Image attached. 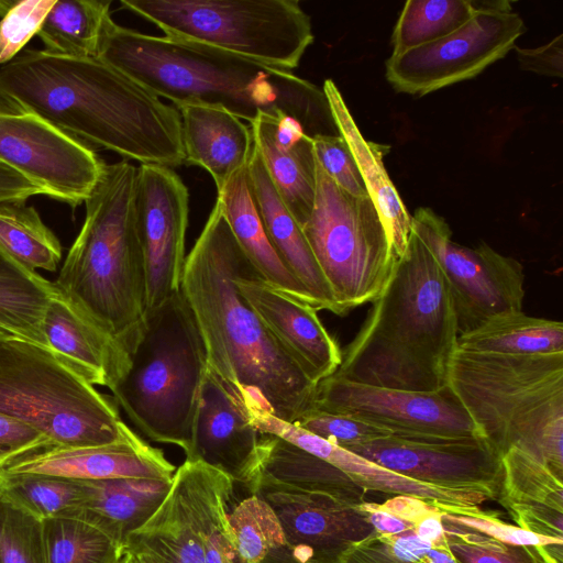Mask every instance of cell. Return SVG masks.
Masks as SVG:
<instances>
[{
    "mask_svg": "<svg viewBox=\"0 0 563 563\" xmlns=\"http://www.w3.org/2000/svg\"><path fill=\"white\" fill-rule=\"evenodd\" d=\"M126 542L146 548L163 563H206L196 520L176 473L165 499Z\"/></svg>",
    "mask_w": 563,
    "mask_h": 563,
    "instance_id": "cell-32",
    "label": "cell"
},
{
    "mask_svg": "<svg viewBox=\"0 0 563 563\" xmlns=\"http://www.w3.org/2000/svg\"><path fill=\"white\" fill-rule=\"evenodd\" d=\"M338 563H409L396 556L375 533L350 548Z\"/></svg>",
    "mask_w": 563,
    "mask_h": 563,
    "instance_id": "cell-51",
    "label": "cell"
},
{
    "mask_svg": "<svg viewBox=\"0 0 563 563\" xmlns=\"http://www.w3.org/2000/svg\"><path fill=\"white\" fill-rule=\"evenodd\" d=\"M42 331L55 356L92 386L111 390L128 368L124 349L58 289L46 305Z\"/></svg>",
    "mask_w": 563,
    "mask_h": 563,
    "instance_id": "cell-22",
    "label": "cell"
},
{
    "mask_svg": "<svg viewBox=\"0 0 563 563\" xmlns=\"http://www.w3.org/2000/svg\"><path fill=\"white\" fill-rule=\"evenodd\" d=\"M0 490L42 521L79 516L85 501L82 481L51 475L0 474Z\"/></svg>",
    "mask_w": 563,
    "mask_h": 563,
    "instance_id": "cell-39",
    "label": "cell"
},
{
    "mask_svg": "<svg viewBox=\"0 0 563 563\" xmlns=\"http://www.w3.org/2000/svg\"><path fill=\"white\" fill-rule=\"evenodd\" d=\"M234 283L244 300L312 383L318 385L338 369L342 352L323 327L317 310L265 283L244 253Z\"/></svg>",
    "mask_w": 563,
    "mask_h": 563,
    "instance_id": "cell-18",
    "label": "cell"
},
{
    "mask_svg": "<svg viewBox=\"0 0 563 563\" xmlns=\"http://www.w3.org/2000/svg\"><path fill=\"white\" fill-rule=\"evenodd\" d=\"M254 145L283 203L301 227L316 196L312 139L294 118L261 113L251 124Z\"/></svg>",
    "mask_w": 563,
    "mask_h": 563,
    "instance_id": "cell-23",
    "label": "cell"
},
{
    "mask_svg": "<svg viewBox=\"0 0 563 563\" xmlns=\"http://www.w3.org/2000/svg\"><path fill=\"white\" fill-rule=\"evenodd\" d=\"M5 338H10V336H8V335L3 334L2 332H0V339H5Z\"/></svg>",
    "mask_w": 563,
    "mask_h": 563,
    "instance_id": "cell-56",
    "label": "cell"
},
{
    "mask_svg": "<svg viewBox=\"0 0 563 563\" xmlns=\"http://www.w3.org/2000/svg\"><path fill=\"white\" fill-rule=\"evenodd\" d=\"M134 209L144 260L147 310L181 289L189 192L173 168L141 164Z\"/></svg>",
    "mask_w": 563,
    "mask_h": 563,
    "instance_id": "cell-15",
    "label": "cell"
},
{
    "mask_svg": "<svg viewBox=\"0 0 563 563\" xmlns=\"http://www.w3.org/2000/svg\"><path fill=\"white\" fill-rule=\"evenodd\" d=\"M176 108L185 164L207 170L220 190L251 161L254 140L250 124L220 107L186 103Z\"/></svg>",
    "mask_w": 563,
    "mask_h": 563,
    "instance_id": "cell-25",
    "label": "cell"
},
{
    "mask_svg": "<svg viewBox=\"0 0 563 563\" xmlns=\"http://www.w3.org/2000/svg\"><path fill=\"white\" fill-rule=\"evenodd\" d=\"M181 479L202 541L206 563H244L230 522L234 482L201 462L185 460L175 472Z\"/></svg>",
    "mask_w": 563,
    "mask_h": 563,
    "instance_id": "cell-29",
    "label": "cell"
},
{
    "mask_svg": "<svg viewBox=\"0 0 563 563\" xmlns=\"http://www.w3.org/2000/svg\"><path fill=\"white\" fill-rule=\"evenodd\" d=\"M0 413L38 430L52 445L107 444L128 428L113 396L98 391L48 347L19 338L0 339Z\"/></svg>",
    "mask_w": 563,
    "mask_h": 563,
    "instance_id": "cell-8",
    "label": "cell"
},
{
    "mask_svg": "<svg viewBox=\"0 0 563 563\" xmlns=\"http://www.w3.org/2000/svg\"><path fill=\"white\" fill-rule=\"evenodd\" d=\"M117 563H135L132 554L128 550H123L120 559L117 561Z\"/></svg>",
    "mask_w": 563,
    "mask_h": 563,
    "instance_id": "cell-55",
    "label": "cell"
},
{
    "mask_svg": "<svg viewBox=\"0 0 563 563\" xmlns=\"http://www.w3.org/2000/svg\"><path fill=\"white\" fill-rule=\"evenodd\" d=\"M419 538L435 548L448 549L445 532L442 523V511L437 509L424 517L412 530Z\"/></svg>",
    "mask_w": 563,
    "mask_h": 563,
    "instance_id": "cell-53",
    "label": "cell"
},
{
    "mask_svg": "<svg viewBox=\"0 0 563 563\" xmlns=\"http://www.w3.org/2000/svg\"><path fill=\"white\" fill-rule=\"evenodd\" d=\"M54 283L31 272L0 250V332L42 346V320Z\"/></svg>",
    "mask_w": 563,
    "mask_h": 563,
    "instance_id": "cell-34",
    "label": "cell"
},
{
    "mask_svg": "<svg viewBox=\"0 0 563 563\" xmlns=\"http://www.w3.org/2000/svg\"><path fill=\"white\" fill-rule=\"evenodd\" d=\"M243 252L216 201L186 256L181 291L195 316L208 365L239 390L261 397L294 422L311 408L317 385L239 292Z\"/></svg>",
    "mask_w": 563,
    "mask_h": 563,
    "instance_id": "cell-3",
    "label": "cell"
},
{
    "mask_svg": "<svg viewBox=\"0 0 563 563\" xmlns=\"http://www.w3.org/2000/svg\"><path fill=\"white\" fill-rule=\"evenodd\" d=\"M448 386L500 455L516 446L563 481V353L456 349Z\"/></svg>",
    "mask_w": 563,
    "mask_h": 563,
    "instance_id": "cell-6",
    "label": "cell"
},
{
    "mask_svg": "<svg viewBox=\"0 0 563 563\" xmlns=\"http://www.w3.org/2000/svg\"><path fill=\"white\" fill-rule=\"evenodd\" d=\"M292 423L342 449L391 435L363 420L317 408L303 411Z\"/></svg>",
    "mask_w": 563,
    "mask_h": 563,
    "instance_id": "cell-44",
    "label": "cell"
},
{
    "mask_svg": "<svg viewBox=\"0 0 563 563\" xmlns=\"http://www.w3.org/2000/svg\"><path fill=\"white\" fill-rule=\"evenodd\" d=\"M456 563H548L540 548L507 543L442 519Z\"/></svg>",
    "mask_w": 563,
    "mask_h": 563,
    "instance_id": "cell-42",
    "label": "cell"
},
{
    "mask_svg": "<svg viewBox=\"0 0 563 563\" xmlns=\"http://www.w3.org/2000/svg\"><path fill=\"white\" fill-rule=\"evenodd\" d=\"M124 375L111 389L130 421L146 438L192 445L207 353L181 289L147 309L129 352Z\"/></svg>",
    "mask_w": 563,
    "mask_h": 563,
    "instance_id": "cell-7",
    "label": "cell"
},
{
    "mask_svg": "<svg viewBox=\"0 0 563 563\" xmlns=\"http://www.w3.org/2000/svg\"><path fill=\"white\" fill-rule=\"evenodd\" d=\"M241 391L207 363L186 460L201 461L246 487L257 465L261 433L250 421Z\"/></svg>",
    "mask_w": 563,
    "mask_h": 563,
    "instance_id": "cell-19",
    "label": "cell"
},
{
    "mask_svg": "<svg viewBox=\"0 0 563 563\" xmlns=\"http://www.w3.org/2000/svg\"><path fill=\"white\" fill-rule=\"evenodd\" d=\"M300 228L340 316L380 295L396 263L382 218L368 196L344 191L317 161L314 202Z\"/></svg>",
    "mask_w": 563,
    "mask_h": 563,
    "instance_id": "cell-10",
    "label": "cell"
},
{
    "mask_svg": "<svg viewBox=\"0 0 563 563\" xmlns=\"http://www.w3.org/2000/svg\"><path fill=\"white\" fill-rule=\"evenodd\" d=\"M124 549L132 554L135 563H163L153 552L140 544L126 542Z\"/></svg>",
    "mask_w": 563,
    "mask_h": 563,
    "instance_id": "cell-54",
    "label": "cell"
},
{
    "mask_svg": "<svg viewBox=\"0 0 563 563\" xmlns=\"http://www.w3.org/2000/svg\"><path fill=\"white\" fill-rule=\"evenodd\" d=\"M457 349L506 355L563 353V323L523 311L499 314L459 335Z\"/></svg>",
    "mask_w": 563,
    "mask_h": 563,
    "instance_id": "cell-33",
    "label": "cell"
},
{
    "mask_svg": "<svg viewBox=\"0 0 563 563\" xmlns=\"http://www.w3.org/2000/svg\"><path fill=\"white\" fill-rule=\"evenodd\" d=\"M527 31L514 11H479L451 34L386 60V79L402 93L424 96L467 80L505 57Z\"/></svg>",
    "mask_w": 563,
    "mask_h": 563,
    "instance_id": "cell-13",
    "label": "cell"
},
{
    "mask_svg": "<svg viewBox=\"0 0 563 563\" xmlns=\"http://www.w3.org/2000/svg\"><path fill=\"white\" fill-rule=\"evenodd\" d=\"M246 488L320 494L360 505L365 492L324 460L273 434L261 433L258 459Z\"/></svg>",
    "mask_w": 563,
    "mask_h": 563,
    "instance_id": "cell-27",
    "label": "cell"
},
{
    "mask_svg": "<svg viewBox=\"0 0 563 563\" xmlns=\"http://www.w3.org/2000/svg\"><path fill=\"white\" fill-rule=\"evenodd\" d=\"M0 163L43 196L71 207L85 202L107 165L87 143L36 113L1 100Z\"/></svg>",
    "mask_w": 563,
    "mask_h": 563,
    "instance_id": "cell-12",
    "label": "cell"
},
{
    "mask_svg": "<svg viewBox=\"0 0 563 563\" xmlns=\"http://www.w3.org/2000/svg\"><path fill=\"white\" fill-rule=\"evenodd\" d=\"M378 536L397 534L413 530L437 505L423 499L397 495L383 504L363 501L358 505Z\"/></svg>",
    "mask_w": 563,
    "mask_h": 563,
    "instance_id": "cell-46",
    "label": "cell"
},
{
    "mask_svg": "<svg viewBox=\"0 0 563 563\" xmlns=\"http://www.w3.org/2000/svg\"><path fill=\"white\" fill-rule=\"evenodd\" d=\"M372 303L332 375L410 391L446 387L459 338L453 300L438 262L413 231Z\"/></svg>",
    "mask_w": 563,
    "mask_h": 563,
    "instance_id": "cell-4",
    "label": "cell"
},
{
    "mask_svg": "<svg viewBox=\"0 0 563 563\" xmlns=\"http://www.w3.org/2000/svg\"><path fill=\"white\" fill-rule=\"evenodd\" d=\"M378 537L396 556L409 563H456L449 549L433 547L412 530Z\"/></svg>",
    "mask_w": 563,
    "mask_h": 563,
    "instance_id": "cell-49",
    "label": "cell"
},
{
    "mask_svg": "<svg viewBox=\"0 0 563 563\" xmlns=\"http://www.w3.org/2000/svg\"><path fill=\"white\" fill-rule=\"evenodd\" d=\"M322 90L339 134L346 142L367 195L382 218L397 262L406 250L412 224L411 216L384 166V156L389 151V146L368 141L363 136L333 80L325 79Z\"/></svg>",
    "mask_w": 563,
    "mask_h": 563,
    "instance_id": "cell-28",
    "label": "cell"
},
{
    "mask_svg": "<svg viewBox=\"0 0 563 563\" xmlns=\"http://www.w3.org/2000/svg\"><path fill=\"white\" fill-rule=\"evenodd\" d=\"M122 8L166 36L217 47L292 70L313 42L310 16L297 0H121Z\"/></svg>",
    "mask_w": 563,
    "mask_h": 563,
    "instance_id": "cell-9",
    "label": "cell"
},
{
    "mask_svg": "<svg viewBox=\"0 0 563 563\" xmlns=\"http://www.w3.org/2000/svg\"><path fill=\"white\" fill-rule=\"evenodd\" d=\"M0 100L125 161L185 164L177 108L98 58L24 49L0 66Z\"/></svg>",
    "mask_w": 563,
    "mask_h": 563,
    "instance_id": "cell-1",
    "label": "cell"
},
{
    "mask_svg": "<svg viewBox=\"0 0 563 563\" xmlns=\"http://www.w3.org/2000/svg\"><path fill=\"white\" fill-rule=\"evenodd\" d=\"M516 56L522 70L548 77H563V35L559 34L534 48L515 46Z\"/></svg>",
    "mask_w": 563,
    "mask_h": 563,
    "instance_id": "cell-50",
    "label": "cell"
},
{
    "mask_svg": "<svg viewBox=\"0 0 563 563\" xmlns=\"http://www.w3.org/2000/svg\"><path fill=\"white\" fill-rule=\"evenodd\" d=\"M246 168L218 190L217 202L229 228L245 257L265 283L313 308L310 296L282 263L266 235L250 191Z\"/></svg>",
    "mask_w": 563,
    "mask_h": 563,
    "instance_id": "cell-30",
    "label": "cell"
},
{
    "mask_svg": "<svg viewBox=\"0 0 563 563\" xmlns=\"http://www.w3.org/2000/svg\"><path fill=\"white\" fill-rule=\"evenodd\" d=\"M246 172L256 210L279 260L306 289L314 310H329L340 316L334 296L301 228L275 190L255 145Z\"/></svg>",
    "mask_w": 563,
    "mask_h": 563,
    "instance_id": "cell-24",
    "label": "cell"
},
{
    "mask_svg": "<svg viewBox=\"0 0 563 563\" xmlns=\"http://www.w3.org/2000/svg\"><path fill=\"white\" fill-rule=\"evenodd\" d=\"M176 467L129 427L118 441L89 446L49 445L25 454L0 474H41L74 481L173 479Z\"/></svg>",
    "mask_w": 563,
    "mask_h": 563,
    "instance_id": "cell-20",
    "label": "cell"
},
{
    "mask_svg": "<svg viewBox=\"0 0 563 563\" xmlns=\"http://www.w3.org/2000/svg\"><path fill=\"white\" fill-rule=\"evenodd\" d=\"M230 522L244 563H301L274 510L257 495L239 503Z\"/></svg>",
    "mask_w": 563,
    "mask_h": 563,
    "instance_id": "cell-38",
    "label": "cell"
},
{
    "mask_svg": "<svg viewBox=\"0 0 563 563\" xmlns=\"http://www.w3.org/2000/svg\"><path fill=\"white\" fill-rule=\"evenodd\" d=\"M479 11L482 0H408L391 34V55L442 38Z\"/></svg>",
    "mask_w": 563,
    "mask_h": 563,
    "instance_id": "cell-37",
    "label": "cell"
},
{
    "mask_svg": "<svg viewBox=\"0 0 563 563\" xmlns=\"http://www.w3.org/2000/svg\"><path fill=\"white\" fill-rule=\"evenodd\" d=\"M98 59L175 107H220L250 124L261 114H286L311 139L340 135L322 88L292 71L201 43L155 36L111 20Z\"/></svg>",
    "mask_w": 563,
    "mask_h": 563,
    "instance_id": "cell-2",
    "label": "cell"
},
{
    "mask_svg": "<svg viewBox=\"0 0 563 563\" xmlns=\"http://www.w3.org/2000/svg\"><path fill=\"white\" fill-rule=\"evenodd\" d=\"M311 408L350 416L407 439L482 438L456 395L357 384L334 377L316 387Z\"/></svg>",
    "mask_w": 563,
    "mask_h": 563,
    "instance_id": "cell-14",
    "label": "cell"
},
{
    "mask_svg": "<svg viewBox=\"0 0 563 563\" xmlns=\"http://www.w3.org/2000/svg\"><path fill=\"white\" fill-rule=\"evenodd\" d=\"M45 563H117L124 547L81 516L43 520Z\"/></svg>",
    "mask_w": 563,
    "mask_h": 563,
    "instance_id": "cell-40",
    "label": "cell"
},
{
    "mask_svg": "<svg viewBox=\"0 0 563 563\" xmlns=\"http://www.w3.org/2000/svg\"><path fill=\"white\" fill-rule=\"evenodd\" d=\"M137 166L107 164L54 286L128 353L146 313L144 260L135 221Z\"/></svg>",
    "mask_w": 563,
    "mask_h": 563,
    "instance_id": "cell-5",
    "label": "cell"
},
{
    "mask_svg": "<svg viewBox=\"0 0 563 563\" xmlns=\"http://www.w3.org/2000/svg\"><path fill=\"white\" fill-rule=\"evenodd\" d=\"M316 161L328 176L352 196H368L354 157L341 135L312 137Z\"/></svg>",
    "mask_w": 563,
    "mask_h": 563,
    "instance_id": "cell-47",
    "label": "cell"
},
{
    "mask_svg": "<svg viewBox=\"0 0 563 563\" xmlns=\"http://www.w3.org/2000/svg\"><path fill=\"white\" fill-rule=\"evenodd\" d=\"M49 445V439L38 430L0 413V473L16 459Z\"/></svg>",
    "mask_w": 563,
    "mask_h": 563,
    "instance_id": "cell-48",
    "label": "cell"
},
{
    "mask_svg": "<svg viewBox=\"0 0 563 563\" xmlns=\"http://www.w3.org/2000/svg\"><path fill=\"white\" fill-rule=\"evenodd\" d=\"M245 408L252 426L260 432L279 437L324 460L346 474L365 493L405 495L432 504L479 506L487 497L481 493L452 490L430 486L387 470L358 454L332 444L292 422L273 415L260 399H247Z\"/></svg>",
    "mask_w": 563,
    "mask_h": 563,
    "instance_id": "cell-21",
    "label": "cell"
},
{
    "mask_svg": "<svg viewBox=\"0 0 563 563\" xmlns=\"http://www.w3.org/2000/svg\"><path fill=\"white\" fill-rule=\"evenodd\" d=\"M42 195L41 190L21 175L0 163V203L14 200H29Z\"/></svg>",
    "mask_w": 563,
    "mask_h": 563,
    "instance_id": "cell-52",
    "label": "cell"
},
{
    "mask_svg": "<svg viewBox=\"0 0 563 563\" xmlns=\"http://www.w3.org/2000/svg\"><path fill=\"white\" fill-rule=\"evenodd\" d=\"M442 511V519L490 538L519 545H534L541 549L548 563H563V543L548 539L505 522L500 514L482 510L478 506L435 504Z\"/></svg>",
    "mask_w": 563,
    "mask_h": 563,
    "instance_id": "cell-41",
    "label": "cell"
},
{
    "mask_svg": "<svg viewBox=\"0 0 563 563\" xmlns=\"http://www.w3.org/2000/svg\"><path fill=\"white\" fill-rule=\"evenodd\" d=\"M111 1L56 0L36 36L44 52L73 58H97L111 18Z\"/></svg>",
    "mask_w": 563,
    "mask_h": 563,
    "instance_id": "cell-35",
    "label": "cell"
},
{
    "mask_svg": "<svg viewBox=\"0 0 563 563\" xmlns=\"http://www.w3.org/2000/svg\"><path fill=\"white\" fill-rule=\"evenodd\" d=\"M252 494L272 507L301 563H338L376 533L358 505L331 496L266 488Z\"/></svg>",
    "mask_w": 563,
    "mask_h": 563,
    "instance_id": "cell-17",
    "label": "cell"
},
{
    "mask_svg": "<svg viewBox=\"0 0 563 563\" xmlns=\"http://www.w3.org/2000/svg\"><path fill=\"white\" fill-rule=\"evenodd\" d=\"M411 224L449 285L459 335L493 317L522 311L525 273L520 262L484 242L477 247L454 242L446 221L430 208H418Z\"/></svg>",
    "mask_w": 563,
    "mask_h": 563,
    "instance_id": "cell-11",
    "label": "cell"
},
{
    "mask_svg": "<svg viewBox=\"0 0 563 563\" xmlns=\"http://www.w3.org/2000/svg\"><path fill=\"white\" fill-rule=\"evenodd\" d=\"M0 563H45L43 521L1 490Z\"/></svg>",
    "mask_w": 563,
    "mask_h": 563,
    "instance_id": "cell-43",
    "label": "cell"
},
{
    "mask_svg": "<svg viewBox=\"0 0 563 563\" xmlns=\"http://www.w3.org/2000/svg\"><path fill=\"white\" fill-rule=\"evenodd\" d=\"M26 201L0 203V250L31 272H55L62 260V244Z\"/></svg>",
    "mask_w": 563,
    "mask_h": 563,
    "instance_id": "cell-36",
    "label": "cell"
},
{
    "mask_svg": "<svg viewBox=\"0 0 563 563\" xmlns=\"http://www.w3.org/2000/svg\"><path fill=\"white\" fill-rule=\"evenodd\" d=\"M347 451L387 470L438 488L481 493L497 499L501 455L483 438H377Z\"/></svg>",
    "mask_w": 563,
    "mask_h": 563,
    "instance_id": "cell-16",
    "label": "cell"
},
{
    "mask_svg": "<svg viewBox=\"0 0 563 563\" xmlns=\"http://www.w3.org/2000/svg\"><path fill=\"white\" fill-rule=\"evenodd\" d=\"M56 0H14L0 18V66L14 59L35 36Z\"/></svg>",
    "mask_w": 563,
    "mask_h": 563,
    "instance_id": "cell-45",
    "label": "cell"
},
{
    "mask_svg": "<svg viewBox=\"0 0 563 563\" xmlns=\"http://www.w3.org/2000/svg\"><path fill=\"white\" fill-rule=\"evenodd\" d=\"M497 501L521 529L563 543V481L522 450L501 455Z\"/></svg>",
    "mask_w": 563,
    "mask_h": 563,
    "instance_id": "cell-26",
    "label": "cell"
},
{
    "mask_svg": "<svg viewBox=\"0 0 563 563\" xmlns=\"http://www.w3.org/2000/svg\"><path fill=\"white\" fill-rule=\"evenodd\" d=\"M81 514L119 544L142 527L167 496L172 479L110 478L82 481Z\"/></svg>",
    "mask_w": 563,
    "mask_h": 563,
    "instance_id": "cell-31",
    "label": "cell"
}]
</instances>
